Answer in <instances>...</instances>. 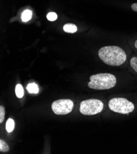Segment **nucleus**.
<instances>
[{
	"label": "nucleus",
	"mask_w": 137,
	"mask_h": 154,
	"mask_svg": "<svg viewBox=\"0 0 137 154\" xmlns=\"http://www.w3.org/2000/svg\"><path fill=\"white\" fill-rule=\"evenodd\" d=\"M108 106L112 111L122 114H129L135 109L134 104L124 98L111 99L109 101Z\"/></svg>",
	"instance_id": "nucleus-3"
},
{
	"label": "nucleus",
	"mask_w": 137,
	"mask_h": 154,
	"mask_svg": "<svg viewBox=\"0 0 137 154\" xmlns=\"http://www.w3.org/2000/svg\"><path fill=\"white\" fill-rule=\"evenodd\" d=\"M14 127H15L14 120L12 119H9L7 120L6 124V129L8 133H11L14 130Z\"/></svg>",
	"instance_id": "nucleus-10"
},
{
	"label": "nucleus",
	"mask_w": 137,
	"mask_h": 154,
	"mask_svg": "<svg viewBox=\"0 0 137 154\" xmlns=\"http://www.w3.org/2000/svg\"><path fill=\"white\" fill-rule=\"evenodd\" d=\"M116 82L114 75L110 73H99L90 77L88 87L94 90H109L113 88Z\"/></svg>",
	"instance_id": "nucleus-2"
},
{
	"label": "nucleus",
	"mask_w": 137,
	"mask_h": 154,
	"mask_svg": "<svg viewBox=\"0 0 137 154\" xmlns=\"http://www.w3.org/2000/svg\"><path fill=\"white\" fill-rule=\"evenodd\" d=\"M16 95L17 98H21L24 95V90L21 84H17L16 86Z\"/></svg>",
	"instance_id": "nucleus-9"
},
{
	"label": "nucleus",
	"mask_w": 137,
	"mask_h": 154,
	"mask_svg": "<svg viewBox=\"0 0 137 154\" xmlns=\"http://www.w3.org/2000/svg\"><path fill=\"white\" fill-rule=\"evenodd\" d=\"M104 107L103 102L97 99L83 101L80 104V112L85 116H94L101 112Z\"/></svg>",
	"instance_id": "nucleus-4"
},
{
	"label": "nucleus",
	"mask_w": 137,
	"mask_h": 154,
	"mask_svg": "<svg viewBox=\"0 0 137 154\" xmlns=\"http://www.w3.org/2000/svg\"><path fill=\"white\" fill-rule=\"evenodd\" d=\"M5 118V109L3 106H0V123H3Z\"/></svg>",
	"instance_id": "nucleus-14"
},
{
	"label": "nucleus",
	"mask_w": 137,
	"mask_h": 154,
	"mask_svg": "<svg viewBox=\"0 0 137 154\" xmlns=\"http://www.w3.org/2000/svg\"><path fill=\"white\" fill-rule=\"evenodd\" d=\"M64 32L68 33H74L77 32L78 28L76 25L73 23H67L64 26Z\"/></svg>",
	"instance_id": "nucleus-6"
},
{
	"label": "nucleus",
	"mask_w": 137,
	"mask_h": 154,
	"mask_svg": "<svg viewBox=\"0 0 137 154\" xmlns=\"http://www.w3.org/2000/svg\"><path fill=\"white\" fill-rule=\"evenodd\" d=\"M98 55L104 63L111 66L123 65L127 58L124 50L117 45L104 46L99 49Z\"/></svg>",
	"instance_id": "nucleus-1"
},
{
	"label": "nucleus",
	"mask_w": 137,
	"mask_h": 154,
	"mask_svg": "<svg viewBox=\"0 0 137 154\" xmlns=\"http://www.w3.org/2000/svg\"><path fill=\"white\" fill-rule=\"evenodd\" d=\"M130 65L131 68L136 72H137V57L136 56L132 57V58L130 60Z\"/></svg>",
	"instance_id": "nucleus-11"
},
{
	"label": "nucleus",
	"mask_w": 137,
	"mask_h": 154,
	"mask_svg": "<svg viewBox=\"0 0 137 154\" xmlns=\"http://www.w3.org/2000/svg\"><path fill=\"white\" fill-rule=\"evenodd\" d=\"M26 89L28 91L30 94H36L39 92V88L37 84L35 83H30L29 84L27 87Z\"/></svg>",
	"instance_id": "nucleus-7"
},
{
	"label": "nucleus",
	"mask_w": 137,
	"mask_h": 154,
	"mask_svg": "<svg viewBox=\"0 0 137 154\" xmlns=\"http://www.w3.org/2000/svg\"><path fill=\"white\" fill-rule=\"evenodd\" d=\"M73 107V102L68 99L58 100L52 104V109L57 115L68 114L72 111Z\"/></svg>",
	"instance_id": "nucleus-5"
},
{
	"label": "nucleus",
	"mask_w": 137,
	"mask_h": 154,
	"mask_svg": "<svg viewBox=\"0 0 137 154\" xmlns=\"http://www.w3.org/2000/svg\"><path fill=\"white\" fill-rule=\"evenodd\" d=\"M134 46H135V48L136 49V51H137V39L135 41V42H134Z\"/></svg>",
	"instance_id": "nucleus-16"
},
{
	"label": "nucleus",
	"mask_w": 137,
	"mask_h": 154,
	"mask_svg": "<svg viewBox=\"0 0 137 154\" xmlns=\"http://www.w3.org/2000/svg\"><path fill=\"white\" fill-rule=\"evenodd\" d=\"M9 150V147L7 143L3 140H0V151L2 152H7Z\"/></svg>",
	"instance_id": "nucleus-12"
},
{
	"label": "nucleus",
	"mask_w": 137,
	"mask_h": 154,
	"mask_svg": "<svg viewBox=\"0 0 137 154\" xmlns=\"http://www.w3.org/2000/svg\"><path fill=\"white\" fill-rule=\"evenodd\" d=\"M130 8L133 11L137 12V3H134L132 4L130 6Z\"/></svg>",
	"instance_id": "nucleus-15"
},
{
	"label": "nucleus",
	"mask_w": 137,
	"mask_h": 154,
	"mask_svg": "<svg viewBox=\"0 0 137 154\" xmlns=\"http://www.w3.org/2000/svg\"><path fill=\"white\" fill-rule=\"evenodd\" d=\"M32 17V12L30 10H25L22 14V20L23 22H28Z\"/></svg>",
	"instance_id": "nucleus-8"
},
{
	"label": "nucleus",
	"mask_w": 137,
	"mask_h": 154,
	"mask_svg": "<svg viewBox=\"0 0 137 154\" xmlns=\"http://www.w3.org/2000/svg\"><path fill=\"white\" fill-rule=\"evenodd\" d=\"M47 19L49 21H55L57 19V15L55 12H49L47 15Z\"/></svg>",
	"instance_id": "nucleus-13"
}]
</instances>
